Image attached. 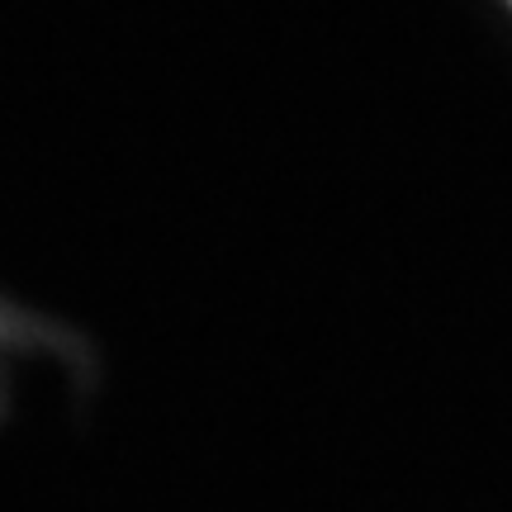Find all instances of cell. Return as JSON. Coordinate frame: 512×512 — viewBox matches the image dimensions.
<instances>
[{"mask_svg": "<svg viewBox=\"0 0 512 512\" xmlns=\"http://www.w3.org/2000/svg\"><path fill=\"white\" fill-rule=\"evenodd\" d=\"M95 370V342L67 313L0 294V422H10L57 384L86 380Z\"/></svg>", "mask_w": 512, "mask_h": 512, "instance_id": "1", "label": "cell"}, {"mask_svg": "<svg viewBox=\"0 0 512 512\" xmlns=\"http://www.w3.org/2000/svg\"><path fill=\"white\" fill-rule=\"evenodd\" d=\"M498 5H503V10H508V19H512V0H498Z\"/></svg>", "mask_w": 512, "mask_h": 512, "instance_id": "2", "label": "cell"}]
</instances>
